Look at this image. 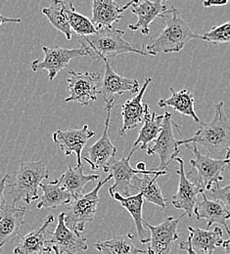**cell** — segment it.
Returning <instances> with one entry per match:
<instances>
[{
  "label": "cell",
  "mask_w": 230,
  "mask_h": 254,
  "mask_svg": "<svg viewBox=\"0 0 230 254\" xmlns=\"http://www.w3.org/2000/svg\"><path fill=\"white\" fill-rule=\"evenodd\" d=\"M26 213V207H16L15 204L7 203L0 216V250L21 234Z\"/></svg>",
  "instance_id": "cell-22"
},
{
  "label": "cell",
  "mask_w": 230,
  "mask_h": 254,
  "mask_svg": "<svg viewBox=\"0 0 230 254\" xmlns=\"http://www.w3.org/2000/svg\"><path fill=\"white\" fill-rule=\"evenodd\" d=\"M153 83L151 77H147L144 84L140 88L137 94L132 99L128 100L122 106V117L123 127L120 129V135L126 136L127 132L134 129L139 125L143 124L146 118L151 114L149 105L143 103V96L145 94L148 86Z\"/></svg>",
  "instance_id": "cell-14"
},
{
  "label": "cell",
  "mask_w": 230,
  "mask_h": 254,
  "mask_svg": "<svg viewBox=\"0 0 230 254\" xmlns=\"http://www.w3.org/2000/svg\"><path fill=\"white\" fill-rule=\"evenodd\" d=\"M126 32L114 28L101 29L92 35L78 36V42L93 60H104L126 53L141 56L148 54L140 47L125 39Z\"/></svg>",
  "instance_id": "cell-3"
},
{
  "label": "cell",
  "mask_w": 230,
  "mask_h": 254,
  "mask_svg": "<svg viewBox=\"0 0 230 254\" xmlns=\"http://www.w3.org/2000/svg\"><path fill=\"white\" fill-rule=\"evenodd\" d=\"M223 248L225 249V251H226L227 254H230V236L229 240H227V241H225V242H224V244H223Z\"/></svg>",
  "instance_id": "cell-40"
},
{
  "label": "cell",
  "mask_w": 230,
  "mask_h": 254,
  "mask_svg": "<svg viewBox=\"0 0 230 254\" xmlns=\"http://www.w3.org/2000/svg\"><path fill=\"white\" fill-rule=\"evenodd\" d=\"M21 22H22V19H20V18L7 17V16L0 13V26H2L4 24H11V23L17 24V23H21Z\"/></svg>",
  "instance_id": "cell-37"
},
{
  "label": "cell",
  "mask_w": 230,
  "mask_h": 254,
  "mask_svg": "<svg viewBox=\"0 0 230 254\" xmlns=\"http://www.w3.org/2000/svg\"><path fill=\"white\" fill-rule=\"evenodd\" d=\"M48 177L49 171L42 161L23 162L20 168L7 179L6 187L9 188L12 204L18 201L30 204L37 200L39 186Z\"/></svg>",
  "instance_id": "cell-4"
},
{
  "label": "cell",
  "mask_w": 230,
  "mask_h": 254,
  "mask_svg": "<svg viewBox=\"0 0 230 254\" xmlns=\"http://www.w3.org/2000/svg\"><path fill=\"white\" fill-rule=\"evenodd\" d=\"M105 63V72L101 81L100 94L103 97L105 104L115 103V97L125 93L137 94L140 90L138 80L124 77L118 74L112 67L109 59L103 60Z\"/></svg>",
  "instance_id": "cell-13"
},
{
  "label": "cell",
  "mask_w": 230,
  "mask_h": 254,
  "mask_svg": "<svg viewBox=\"0 0 230 254\" xmlns=\"http://www.w3.org/2000/svg\"><path fill=\"white\" fill-rule=\"evenodd\" d=\"M201 40L219 45L230 42V22L214 26L209 32L201 34Z\"/></svg>",
  "instance_id": "cell-33"
},
{
  "label": "cell",
  "mask_w": 230,
  "mask_h": 254,
  "mask_svg": "<svg viewBox=\"0 0 230 254\" xmlns=\"http://www.w3.org/2000/svg\"><path fill=\"white\" fill-rule=\"evenodd\" d=\"M194 154V159L189 163L192 170L187 177L201 188L203 191L210 190L214 186L220 185L224 180L223 173L230 167V159H214L210 156L202 155L197 144L185 145Z\"/></svg>",
  "instance_id": "cell-5"
},
{
  "label": "cell",
  "mask_w": 230,
  "mask_h": 254,
  "mask_svg": "<svg viewBox=\"0 0 230 254\" xmlns=\"http://www.w3.org/2000/svg\"><path fill=\"white\" fill-rule=\"evenodd\" d=\"M164 118V115L157 116L155 113L150 114L144 121L132 148L135 150H146L149 144L158 138L162 130Z\"/></svg>",
  "instance_id": "cell-31"
},
{
  "label": "cell",
  "mask_w": 230,
  "mask_h": 254,
  "mask_svg": "<svg viewBox=\"0 0 230 254\" xmlns=\"http://www.w3.org/2000/svg\"><path fill=\"white\" fill-rule=\"evenodd\" d=\"M68 19H69V24L71 26L72 31L76 32L78 36L92 35L98 32L92 20L78 13L76 10L73 2H69Z\"/></svg>",
  "instance_id": "cell-32"
},
{
  "label": "cell",
  "mask_w": 230,
  "mask_h": 254,
  "mask_svg": "<svg viewBox=\"0 0 230 254\" xmlns=\"http://www.w3.org/2000/svg\"><path fill=\"white\" fill-rule=\"evenodd\" d=\"M164 115L162 130L158 138L154 141V144L147 147L146 154L151 157L158 156L160 159V166L158 169L168 171V165L180 152L178 140H176L174 136L175 129H180V127L175 124L170 113L165 112Z\"/></svg>",
  "instance_id": "cell-7"
},
{
  "label": "cell",
  "mask_w": 230,
  "mask_h": 254,
  "mask_svg": "<svg viewBox=\"0 0 230 254\" xmlns=\"http://www.w3.org/2000/svg\"><path fill=\"white\" fill-rule=\"evenodd\" d=\"M174 160L179 164V168L176 170L179 183L176 193L171 197V204L176 209L183 210L186 215L191 218L194 214V207L198 202V195L204 191L201 190L197 184L187 177L184 169L183 159L176 157Z\"/></svg>",
  "instance_id": "cell-16"
},
{
  "label": "cell",
  "mask_w": 230,
  "mask_h": 254,
  "mask_svg": "<svg viewBox=\"0 0 230 254\" xmlns=\"http://www.w3.org/2000/svg\"><path fill=\"white\" fill-rule=\"evenodd\" d=\"M179 249H180L181 251L186 252L187 254H198L192 250V248H191V246H190V242H189L188 239H187V241L181 242V243L179 244Z\"/></svg>",
  "instance_id": "cell-38"
},
{
  "label": "cell",
  "mask_w": 230,
  "mask_h": 254,
  "mask_svg": "<svg viewBox=\"0 0 230 254\" xmlns=\"http://www.w3.org/2000/svg\"><path fill=\"white\" fill-rule=\"evenodd\" d=\"M41 254H64V253H62L59 250V248H57L56 246L53 245L52 247H46Z\"/></svg>",
  "instance_id": "cell-39"
},
{
  "label": "cell",
  "mask_w": 230,
  "mask_h": 254,
  "mask_svg": "<svg viewBox=\"0 0 230 254\" xmlns=\"http://www.w3.org/2000/svg\"><path fill=\"white\" fill-rule=\"evenodd\" d=\"M113 177L109 174L103 181H99L94 190L74 198L65 212L66 225L76 232H82L87 223L92 222L97 212L100 197L99 191Z\"/></svg>",
  "instance_id": "cell-6"
},
{
  "label": "cell",
  "mask_w": 230,
  "mask_h": 254,
  "mask_svg": "<svg viewBox=\"0 0 230 254\" xmlns=\"http://www.w3.org/2000/svg\"><path fill=\"white\" fill-rule=\"evenodd\" d=\"M135 149L132 148L131 153L127 158H123L120 160L114 159L104 170L105 173L111 174L113 179H114V184L112 187L109 188V192L110 191H118L124 196H129L132 195L133 192V188H132V180L135 175L138 174H151L155 175L161 170L158 168L156 169H150L146 171H141L138 170L137 168H133L131 165V159H132V155L135 153Z\"/></svg>",
  "instance_id": "cell-10"
},
{
  "label": "cell",
  "mask_w": 230,
  "mask_h": 254,
  "mask_svg": "<svg viewBox=\"0 0 230 254\" xmlns=\"http://www.w3.org/2000/svg\"><path fill=\"white\" fill-rule=\"evenodd\" d=\"M132 12L137 16V21L131 24L129 29L132 32H141L144 35L150 33V25L157 18H163L164 14L168 11V7L164 5V1H136L133 0L131 6Z\"/></svg>",
  "instance_id": "cell-18"
},
{
  "label": "cell",
  "mask_w": 230,
  "mask_h": 254,
  "mask_svg": "<svg viewBox=\"0 0 230 254\" xmlns=\"http://www.w3.org/2000/svg\"><path fill=\"white\" fill-rule=\"evenodd\" d=\"M136 1H145V0H136ZM149 1H156V0H149ZM162 1L165 2V1H168V0H162Z\"/></svg>",
  "instance_id": "cell-42"
},
{
  "label": "cell",
  "mask_w": 230,
  "mask_h": 254,
  "mask_svg": "<svg viewBox=\"0 0 230 254\" xmlns=\"http://www.w3.org/2000/svg\"><path fill=\"white\" fill-rule=\"evenodd\" d=\"M49 243L66 254H76L88 250L87 239L67 226L65 212L60 213L58 216V224L55 230L50 233Z\"/></svg>",
  "instance_id": "cell-17"
},
{
  "label": "cell",
  "mask_w": 230,
  "mask_h": 254,
  "mask_svg": "<svg viewBox=\"0 0 230 254\" xmlns=\"http://www.w3.org/2000/svg\"><path fill=\"white\" fill-rule=\"evenodd\" d=\"M188 231L190 246L198 254H213L217 249L223 247L225 242L224 232L221 227H215L213 230H203L190 226Z\"/></svg>",
  "instance_id": "cell-21"
},
{
  "label": "cell",
  "mask_w": 230,
  "mask_h": 254,
  "mask_svg": "<svg viewBox=\"0 0 230 254\" xmlns=\"http://www.w3.org/2000/svg\"><path fill=\"white\" fill-rule=\"evenodd\" d=\"M162 19L164 29L158 37L153 38L146 45L148 55L179 53L190 40L201 39V34L192 31L175 7H170Z\"/></svg>",
  "instance_id": "cell-2"
},
{
  "label": "cell",
  "mask_w": 230,
  "mask_h": 254,
  "mask_svg": "<svg viewBox=\"0 0 230 254\" xmlns=\"http://www.w3.org/2000/svg\"><path fill=\"white\" fill-rule=\"evenodd\" d=\"M170 97L161 99L158 102L160 108H172L175 112L191 118L195 123H200V119L194 110L195 99L193 94L187 89L175 91L172 87L169 88Z\"/></svg>",
  "instance_id": "cell-27"
},
{
  "label": "cell",
  "mask_w": 230,
  "mask_h": 254,
  "mask_svg": "<svg viewBox=\"0 0 230 254\" xmlns=\"http://www.w3.org/2000/svg\"><path fill=\"white\" fill-rule=\"evenodd\" d=\"M39 188L43 193L38 198V203L36 205L38 209L55 208L60 205L68 204L73 200L72 194L61 187L57 180L41 183Z\"/></svg>",
  "instance_id": "cell-28"
},
{
  "label": "cell",
  "mask_w": 230,
  "mask_h": 254,
  "mask_svg": "<svg viewBox=\"0 0 230 254\" xmlns=\"http://www.w3.org/2000/svg\"><path fill=\"white\" fill-rule=\"evenodd\" d=\"M68 8L69 2L53 0L48 7L42 8V13L57 31L62 32L68 40H71L73 31L69 24Z\"/></svg>",
  "instance_id": "cell-30"
},
{
  "label": "cell",
  "mask_w": 230,
  "mask_h": 254,
  "mask_svg": "<svg viewBox=\"0 0 230 254\" xmlns=\"http://www.w3.org/2000/svg\"><path fill=\"white\" fill-rule=\"evenodd\" d=\"M8 174L5 175L2 179H0V216L5 208V206L7 205V201L4 195V191L6 189V183H7V179H8Z\"/></svg>",
  "instance_id": "cell-35"
},
{
  "label": "cell",
  "mask_w": 230,
  "mask_h": 254,
  "mask_svg": "<svg viewBox=\"0 0 230 254\" xmlns=\"http://www.w3.org/2000/svg\"><path fill=\"white\" fill-rule=\"evenodd\" d=\"M213 121L201 123L196 133L187 139L178 140V145L197 144L204 147L214 159H230V120L225 112L223 101L216 105Z\"/></svg>",
  "instance_id": "cell-1"
},
{
  "label": "cell",
  "mask_w": 230,
  "mask_h": 254,
  "mask_svg": "<svg viewBox=\"0 0 230 254\" xmlns=\"http://www.w3.org/2000/svg\"><path fill=\"white\" fill-rule=\"evenodd\" d=\"M54 222L52 214L45 218V221L36 230H33L24 236L14 249V254H41L49 243V227Z\"/></svg>",
  "instance_id": "cell-23"
},
{
  "label": "cell",
  "mask_w": 230,
  "mask_h": 254,
  "mask_svg": "<svg viewBox=\"0 0 230 254\" xmlns=\"http://www.w3.org/2000/svg\"><path fill=\"white\" fill-rule=\"evenodd\" d=\"M186 215L183 212L177 218L172 216L166 217L164 222L154 226L144 220V225L150 230L148 254H168L174 242L178 239V224Z\"/></svg>",
  "instance_id": "cell-11"
},
{
  "label": "cell",
  "mask_w": 230,
  "mask_h": 254,
  "mask_svg": "<svg viewBox=\"0 0 230 254\" xmlns=\"http://www.w3.org/2000/svg\"><path fill=\"white\" fill-rule=\"evenodd\" d=\"M99 177L100 176L98 174L85 175L83 173V166L72 167L71 165H69L66 171L56 180L61 187H63L72 194L74 199L85 193V185L89 182L98 180Z\"/></svg>",
  "instance_id": "cell-26"
},
{
  "label": "cell",
  "mask_w": 230,
  "mask_h": 254,
  "mask_svg": "<svg viewBox=\"0 0 230 254\" xmlns=\"http://www.w3.org/2000/svg\"><path fill=\"white\" fill-rule=\"evenodd\" d=\"M133 3V0L121 7L117 0H92V17L91 20L97 30L113 28V25L120 22Z\"/></svg>",
  "instance_id": "cell-19"
},
{
  "label": "cell",
  "mask_w": 230,
  "mask_h": 254,
  "mask_svg": "<svg viewBox=\"0 0 230 254\" xmlns=\"http://www.w3.org/2000/svg\"><path fill=\"white\" fill-rule=\"evenodd\" d=\"M136 168H137L138 170H141V171H146V170H147V169H146V164H145V162H143V161L138 162L137 165H136Z\"/></svg>",
  "instance_id": "cell-41"
},
{
  "label": "cell",
  "mask_w": 230,
  "mask_h": 254,
  "mask_svg": "<svg viewBox=\"0 0 230 254\" xmlns=\"http://www.w3.org/2000/svg\"><path fill=\"white\" fill-rule=\"evenodd\" d=\"M109 193L111 197L119 201L121 205L125 207L129 211V213L132 215L140 243L143 245L149 243L150 237L148 236L144 228V219L142 216V210H143V204H144V198L142 193L137 192L135 194H132L129 196H124L118 191H110Z\"/></svg>",
  "instance_id": "cell-25"
},
{
  "label": "cell",
  "mask_w": 230,
  "mask_h": 254,
  "mask_svg": "<svg viewBox=\"0 0 230 254\" xmlns=\"http://www.w3.org/2000/svg\"><path fill=\"white\" fill-rule=\"evenodd\" d=\"M230 2V0H205L203 2V6L206 8L216 7V6H225Z\"/></svg>",
  "instance_id": "cell-36"
},
{
  "label": "cell",
  "mask_w": 230,
  "mask_h": 254,
  "mask_svg": "<svg viewBox=\"0 0 230 254\" xmlns=\"http://www.w3.org/2000/svg\"><path fill=\"white\" fill-rule=\"evenodd\" d=\"M69 97L65 99L66 103L77 102L82 106H86L91 102L97 101L102 81L99 72H77L73 69H69Z\"/></svg>",
  "instance_id": "cell-8"
},
{
  "label": "cell",
  "mask_w": 230,
  "mask_h": 254,
  "mask_svg": "<svg viewBox=\"0 0 230 254\" xmlns=\"http://www.w3.org/2000/svg\"><path fill=\"white\" fill-rule=\"evenodd\" d=\"M95 135L87 125L80 129H70L67 131L57 130L53 133L52 138L56 146L64 153L66 157L77 155V166H82V151L84 146Z\"/></svg>",
  "instance_id": "cell-15"
},
{
  "label": "cell",
  "mask_w": 230,
  "mask_h": 254,
  "mask_svg": "<svg viewBox=\"0 0 230 254\" xmlns=\"http://www.w3.org/2000/svg\"><path fill=\"white\" fill-rule=\"evenodd\" d=\"M44 57L42 60H34L31 64L33 72L46 70L48 79L53 81L57 74L66 68L74 59L87 56L83 48H63L60 46H42ZM88 57V56H87Z\"/></svg>",
  "instance_id": "cell-9"
},
{
  "label": "cell",
  "mask_w": 230,
  "mask_h": 254,
  "mask_svg": "<svg viewBox=\"0 0 230 254\" xmlns=\"http://www.w3.org/2000/svg\"><path fill=\"white\" fill-rule=\"evenodd\" d=\"M210 192L214 199L222 201L230 210V181L225 187H221L220 185L214 186Z\"/></svg>",
  "instance_id": "cell-34"
},
{
  "label": "cell",
  "mask_w": 230,
  "mask_h": 254,
  "mask_svg": "<svg viewBox=\"0 0 230 254\" xmlns=\"http://www.w3.org/2000/svg\"><path fill=\"white\" fill-rule=\"evenodd\" d=\"M167 171H160L151 177V174H143V177L140 178L138 175H135L132 180L133 191L140 192L143 195L144 200L151 202L159 206L162 210H164L168 205V201L164 198L162 190L157 182L159 176L166 174Z\"/></svg>",
  "instance_id": "cell-24"
},
{
  "label": "cell",
  "mask_w": 230,
  "mask_h": 254,
  "mask_svg": "<svg viewBox=\"0 0 230 254\" xmlns=\"http://www.w3.org/2000/svg\"><path fill=\"white\" fill-rule=\"evenodd\" d=\"M114 104L115 103H110L106 105L107 117L104 125V132L98 141L87 149L88 157H82V159L89 164L93 171H98L100 169L104 171L106 167L116 159L117 148L113 145L108 135L111 122V113Z\"/></svg>",
  "instance_id": "cell-12"
},
{
  "label": "cell",
  "mask_w": 230,
  "mask_h": 254,
  "mask_svg": "<svg viewBox=\"0 0 230 254\" xmlns=\"http://www.w3.org/2000/svg\"><path fill=\"white\" fill-rule=\"evenodd\" d=\"M202 200L196 203L194 207V215L197 220L205 219L207 229H211L213 224L223 225L228 235L230 236V229L228 222L230 220V210L220 200H211L205 192L201 193Z\"/></svg>",
  "instance_id": "cell-20"
},
{
  "label": "cell",
  "mask_w": 230,
  "mask_h": 254,
  "mask_svg": "<svg viewBox=\"0 0 230 254\" xmlns=\"http://www.w3.org/2000/svg\"><path fill=\"white\" fill-rule=\"evenodd\" d=\"M135 236L128 234L123 236H114L107 241L97 242L94 245L96 251L102 254H145L147 251L140 250L133 244Z\"/></svg>",
  "instance_id": "cell-29"
}]
</instances>
